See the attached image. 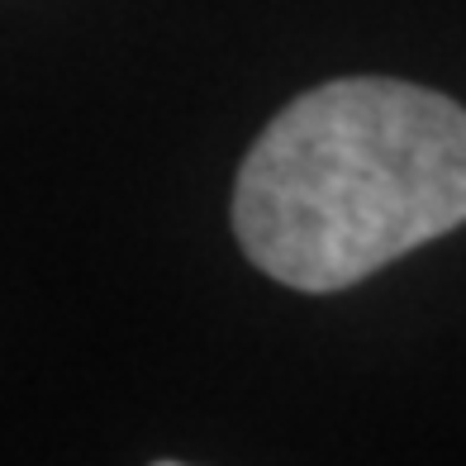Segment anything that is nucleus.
<instances>
[{"label": "nucleus", "instance_id": "1", "mask_svg": "<svg viewBox=\"0 0 466 466\" xmlns=\"http://www.w3.org/2000/svg\"><path fill=\"white\" fill-rule=\"evenodd\" d=\"M466 224V110L390 76L295 96L233 186L248 262L305 295H333Z\"/></svg>", "mask_w": 466, "mask_h": 466}]
</instances>
